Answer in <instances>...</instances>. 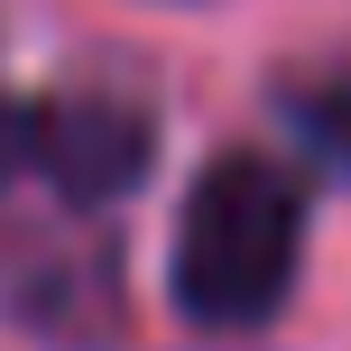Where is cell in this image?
I'll use <instances>...</instances> for the list:
<instances>
[{
    "label": "cell",
    "instance_id": "6da1fadb",
    "mask_svg": "<svg viewBox=\"0 0 351 351\" xmlns=\"http://www.w3.org/2000/svg\"><path fill=\"white\" fill-rule=\"evenodd\" d=\"M305 278V185L268 148H222L194 176L185 213H176V259L167 287L185 324L213 333H250L268 324Z\"/></svg>",
    "mask_w": 351,
    "mask_h": 351
},
{
    "label": "cell",
    "instance_id": "7a4b0ae2",
    "mask_svg": "<svg viewBox=\"0 0 351 351\" xmlns=\"http://www.w3.org/2000/svg\"><path fill=\"white\" fill-rule=\"evenodd\" d=\"M148 158H158V111L121 84H74L28 111V167L84 213L121 204L148 176Z\"/></svg>",
    "mask_w": 351,
    "mask_h": 351
},
{
    "label": "cell",
    "instance_id": "3957f363",
    "mask_svg": "<svg viewBox=\"0 0 351 351\" xmlns=\"http://www.w3.org/2000/svg\"><path fill=\"white\" fill-rule=\"evenodd\" d=\"M278 121H287V139H296V158L351 176V65L287 74L278 84Z\"/></svg>",
    "mask_w": 351,
    "mask_h": 351
},
{
    "label": "cell",
    "instance_id": "277c9868",
    "mask_svg": "<svg viewBox=\"0 0 351 351\" xmlns=\"http://www.w3.org/2000/svg\"><path fill=\"white\" fill-rule=\"evenodd\" d=\"M19 167H28V111H19V102H0V185H10Z\"/></svg>",
    "mask_w": 351,
    "mask_h": 351
}]
</instances>
